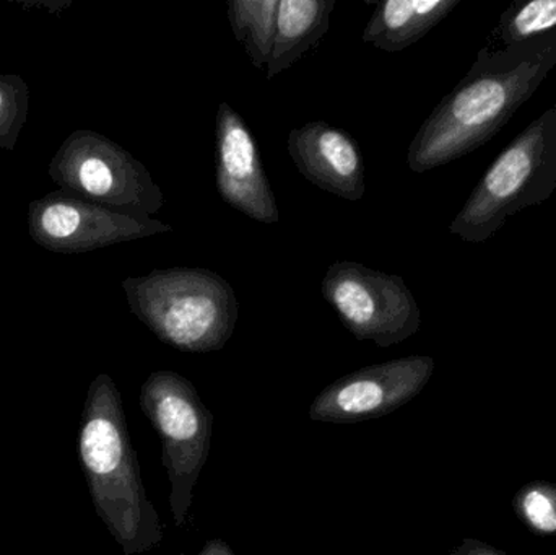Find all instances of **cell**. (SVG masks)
Masks as SVG:
<instances>
[{"label":"cell","instance_id":"277c9868","mask_svg":"<svg viewBox=\"0 0 556 555\" xmlns=\"http://www.w3.org/2000/svg\"><path fill=\"white\" fill-rule=\"evenodd\" d=\"M556 191V108L532 121L486 169L450 231L485 243L509 217L548 201Z\"/></svg>","mask_w":556,"mask_h":555},{"label":"cell","instance_id":"5b68a950","mask_svg":"<svg viewBox=\"0 0 556 555\" xmlns=\"http://www.w3.org/2000/svg\"><path fill=\"white\" fill-rule=\"evenodd\" d=\"M139 403L162 442V465L172 482L173 521L176 528H182L195 484L211 455L214 414L194 384L172 370L150 374L140 388Z\"/></svg>","mask_w":556,"mask_h":555},{"label":"cell","instance_id":"d6986e66","mask_svg":"<svg viewBox=\"0 0 556 555\" xmlns=\"http://www.w3.org/2000/svg\"><path fill=\"white\" fill-rule=\"evenodd\" d=\"M198 555H235V553L224 540H211Z\"/></svg>","mask_w":556,"mask_h":555},{"label":"cell","instance_id":"3957f363","mask_svg":"<svg viewBox=\"0 0 556 555\" xmlns=\"http://www.w3.org/2000/svg\"><path fill=\"white\" fill-rule=\"evenodd\" d=\"M123 290L132 315L176 351H222L240 318L233 287L202 267H172L127 277Z\"/></svg>","mask_w":556,"mask_h":555},{"label":"cell","instance_id":"5bb4252c","mask_svg":"<svg viewBox=\"0 0 556 555\" xmlns=\"http://www.w3.org/2000/svg\"><path fill=\"white\" fill-rule=\"evenodd\" d=\"M278 3L280 0H230L227 3L235 38L243 45L251 64L260 71L267 67L273 52Z\"/></svg>","mask_w":556,"mask_h":555},{"label":"cell","instance_id":"8fae6325","mask_svg":"<svg viewBox=\"0 0 556 555\" xmlns=\"http://www.w3.org/2000/svg\"><path fill=\"white\" fill-rule=\"evenodd\" d=\"M287 146L291 162L311 185L345 201H362L365 162L359 143L345 129L311 121L290 130Z\"/></svg>","mask_w":556,"mask_h":555},{"label":"cell","instance_id":"e0dca14e","mask_svg":"<svg viewBox=\"0 0 556 555\" xmlns=\"http://www.w3.org/2000/svg\"><path fill=\"white\" fill-rule=\"evenodd\" d=\"M28 113L29 87L25 78L0 74V150H15Z\"/></svg>","mask_w":556,"mask_h":555},{"label":"cell","instance_id":"7a4b0ae2","mask_svg":"<svg viewBox=\"0 0 556 555\" xmlns=\"http://www.w3.org/2000/svg\"><path fill=\"white\" fill-rule=\"evenodd\" d=\"M78 458L94 510L123 553L140 555L159 547L163 541L159 512L147 495L123 396L110 375H98L88 388Z\"/></svg>","mask_w":556,"mask_h":555},{"label":"cell","instance_id":"6da1fadb","mask_svg":"<svg viewBox=\"0 0 556 555\" xmlns=\"http://www.w3.org/2000/svg\"><path fill=\"white\" fill-rule=\"evenodd\" d=\"M556 65V36L480 49L466 77L441 100L408 146L407 165L427 173L485 146Z\"/></svg>","mask_w":556,"mask_h":555},{"label":"cell","instance_id":"ac0fdd59","mask_svg":"<svg viewBox=\"0 0 556 555\" xmlns=\"http://www.w3.org/2000/svg\"><path fill=\"white\" fill-rule=\"evenodd\" d=\"M450 555H508L505 551L485 543V541L467 538Z\"/></svg>","mask_w":556,"mask_h":555},{"label":"cell","instance_id":"ba28073f","mask_svg":"<svg viewBox=\"0 0 556 555\" xmlns=\"http://www.w3.org/2000/svg\"><path fill=\"white\" fill-rule=\"evenodd\" d=\"M26 222L31 240L58 254L90 253L173 231L165 222L113 211L61 189L29 202Z\"/></svg>","mask_w":556,"mask_h":555},{"label":"cell","instance_id":"30bf717a","mask_svg":"<svg viewBox=\"0 0 556 555\" xmlns=\"http://www.w3.org/2000/svg\"><path fill=\"white\" fill-rule=\"evenodd\" d=\"M215 185L225 204L261 224H277L280 211L256 139L227 103L215 119Z\"/></svg>","mask_w":556,"mask_h":555},{"label":"cell","instance_id":"52a82bcc","mask_svg":"<svg viewBox=\"0 0 556 555\" xmlns=\"http://www.w3.org/2000/svg\"><path fill=\"white\" fill-rule=\"evenodd\" d=\"M320 290L358 341L392 348L420 331V306L401 276L356 261H337L327 269Z\"/></svg>","mask_w":556,"mask_h":555},{"label":"cell","instance_id":"2e32d148","mask_svg":"<svg viewBox=\"0 0 556 555\" xmlns=\"http://www.w3.org/2000/svg\"><path fill=\"white\" fill-rule=\"evenodd\" d=\"M518 520L535 537L556 538V484L534 481L522 485L513 499Z\"/></svg>","mask_w":556,"mask_h":555},{"label":"cell","instance_id":"9a60e30c","mask_svg":"<svg viewBox=\"0 0 556 555\" xmlns=\"http://www.w3.org/2000/svg\"><path fill=\"white\" fill-rule=\"evenodd\" d=\"M495 36L505 48L556 36V0L511 3L500 18Z\"/></svg>","mask_w":556,"mask_h":555},{"label":"cell","instance_id":"8992f818","mask_svg":"<svg viewBox=\"0 0 556 555\" xmlns=\"http://www.w3.org/2000/svg\"><path fill=\"white\" fill-rule=\"evenodd\" d=\"M59 189L126 214H159L165 195L149 168L97 130H74L48 168Z\"/></svg>","mask_w":556,"mask_h":555},{"label":"cell","instance_id":"4fadbf2b","mask_svg":"<svg viewBox=\"0 0 556 555\" xmlns=\"http://www.w3.org/2000/svg\"><path fill=\"white\" fill-rule=\"evenodd\" d=\"M333 9L336 0H280L267 80L293 67L323 41L330 29Z\"/></svg>","mask_w":556,"mask_h":555},{"label":"cell","instance_id":"7c38bea8","mask_svg":"<svg viewBox=\"0 0 556 555\" xmlns=\"http://www.w3.org/2000/svg\"><path fill=\"white\" fill-rule=\"evenodd\" d=\"M459 3L460 0H386L376 3L362 41L384 52H402L420 41Z\"/></svg>","mask_w":556,"mask_h":555},{"label":"cell","instance_id":"9c48e42d","mask_svg":"<svg viewBox=\"0 0 556 555\" xmlns=\"http://www.w3.org/2000/svg\"><path fill=\"white\" fill-rule=\"evenodd\" d=\"M434 358L410 355L359 368L324 388L309 407L320 424H352L378 419L414 401L430 383Z\"/></svg>","mask_w":556,"mask_h":555}]
</instances>
